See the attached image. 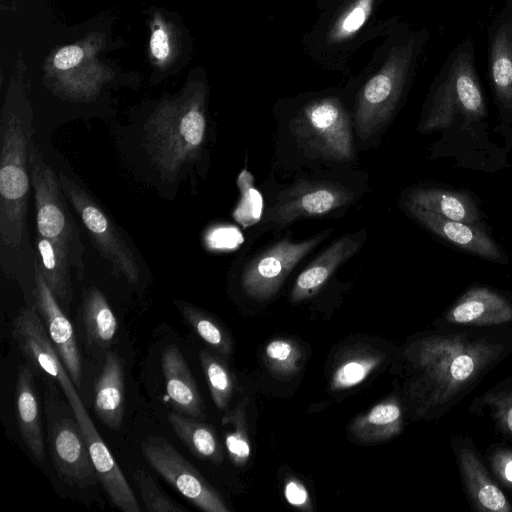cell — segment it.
<instances>
[{"label":"cell","mask_w":512,"mask_h":512,"mask_svg":"<svg viewBox=\"0 0 512 512\" xmlns=\"http://www.w3.org/2000/svg\"><path fill=\"white\" fill-rule=\"evenodd\" d=\"M512 353V328L444 325L407 345L406 394L416 418L435 419L457 405Z\"/></svg>","instance_id":"1"},{"label":"cell","mask_w":512,"mask_h":512,"mask_svg":"<svg viewBox=\"0 0 512 512\" xmlns=\"http://www.w3.org/2000/svg\"><path fill=\"white\" fill-rule=\"evenodd\" d=\"M33 114L24 90L7 93L0 119V267L7 277L35 278V249L28 231L32 188Z\"/></svg>","instance_id":"2"},{"label":"cell","mask_w":512,"mask_h":512,"mask_svg":"<svg viewBox=\"0 0 512 512\" xmlns=\"http://www.w3.org/2000/svg\"><path fill=\"white\" fill-rule=\"evenodd\" d=\"M371 59L351 79L353 123L361 141L384 128L396 113L411 80L423 38L390 21Z\"/></svg>","instance_id":"3"},{"label":"cell","mask_w":512,"mask_h":512,"mask_svg":"<svg viewBox=\"0 0 512 512\" xmlns=\"http://www.w3.org/2000/svg\"><path fill=\"white\" fill-rule=\"evenodd\" d=\"M207 94L204 80L190 82L178 97L162 101L146 121V150L168 180L202 156L208 127Z\"/></svg>","instance_id":"4"},{"label":"cell","mask_w":512,"mask_h":512,"mask_svg":"<svg viewBox=\"0 0 512 512\" xmlns=\"http://www.w3.org/2000/svg\"><path fill=\"white\" fill-rule=\"evenodd\" d=\"M385 0H336L303 35L304 54L317 67L344 72L356 53L380 38L391 20L381 17Z\"/></svg>","instance_id":"5"},{"label":"cell","mask_w":512,"mask_h":512,"mask_svg":"<svg viewBox=\"0 0 512 512\" xmlns=\"http://www.w3.org/2000/svg\"><path fill=\"white\" fill-rule=\"evenodd\" d=\"M347 100L345 91L326 89L283 101L289 126L304 151L340 163L354 159L353 114Z\"/></svg>","instance_id":"6"},{"label":"cell","mask_w":512,"mask_h":512,"mask_svg":"<svg viewBox=\"0 0 512 512\" xmlns=\"http://www.w3.org/2000/svg\"><path fill=\"white\" fill-rule=\"evenodd\" d=\"M30 169L37 235L49 239L64 250L81 279L84 274V245L79 227L69 211L58 174L45 161L34 139L30 145Z\"/></svg>","instance_id":"7"},{"label":"cell","mask_w":512,"mask_h":512,"mask_svg":"<svg viewBox=\"0 0 512 512\" xmlns=\"http://www.w3.org/2000/svg\"><path fill=\"white\" fill-rule=\"evenodd\" d=\"M58 176L66 199L79 216L94 247L110 263L113 274L136 284L140 278L139 265L114 221L78 183L64 173Z\"/></svg>","instance_id":"8"},{"label":"cell","mask_w":512,"mask_h":512,"mask_svg":"<svg viewBox=\"0 0 512 512\" xmlns=\"http://www.w3.org/2000/svg\"><path fill=\"white\" fill-rule=\"evenodd\" d=\"M49 450L59 477L70 486L86 488L98 477L88 445L70 403L55 393L46 399Z\"/></svg>","instance_id":"9"},{"label":"cell","mask_w":512,"mask_h":512,"mask_svg":"<svg viewBox=\"0 0 512 512\" xmlns=\"http://www.w3.org/2000/svg\"><path fill=\"white\" fill-rule=\"evenodd\" d=\"M486 115L485 103L475 74L472 56L461 51L438 85L420 123L422 132L450 126L458 116L474 121Z\"/></svg>","instance_id":"10"},{"label":"cell","mask_w":512,"mask_h":512,"mask_svg":"<svg viewBox=\"0 0 512 512\" xmlns=\"http://www.w3.org/2000/svg\"><path fill=\"white\" fill-rule=\"evenodd\" d=\"M100 40H82L56 50L45 65V78L57 95L76 102L94 99L111 78L97 59Z\"/></svg>","instance_id":"11"},{"label":"cell","mask_w":512,"mask_h":512,"mask_svg":"<svg viewBox=\"0 0 512 512\" xmlns=\"http://www.w3.org/2000/svg\"><path fill=\"white\" fill-rule=\"evenodd\" d=\"M149 465L191 504L206 512H229L221 495L165 438L149 436L141 442Z\"/></svg>","instance_id":"12"},{"label":"cell","mask_w":512,"mask_h":512,"mask_svg":"<svg viewBox=\"0 0 512 512\" xmlns=\"http://www.w3.org/2000/svg\"><path fill=\"white\" fill-rule=\"evenodd\" d=\"M355 200V192L340 182L301 181L284 189L262 220L283 227L301 218L324 216Z\"/></svg>","instance_id":"13"},{"label":"cell","mask_w":512,"mask_h":512,"mask_svg":"<svg viewBox=\"0 0 512 512\" xmlns=\"http://www.w3.org/2000/svg\"><path fill=\"white\" fill-rule=\"evenodd\" d=\"M12 336L28 363L36 371L56 382L62 388L76 417H82L87 411L36 307L21 309L13 321Z\"/></svg>","instance_id":"14"},{"label":"cell","mask_w":512,"mask_h":512,"mask_svg":"<svg viewBox=\"0 0 512 512\" xmlns=\"http://www.w3.org/2000/svg\"><path fill=\"white\" fill-rule=\"evenodd\" d=\"M329 233L330 230H327L311 239L298 242L282 239L261 251L243 269V291L257 300L271 298L294 267L327 238Z\"/></svg>","instance_id":"15"},{"label":"cell","mask_w":512,"mask_h":512,"mask_svg":"<svg viewBox=\"0 0 512 512\" xmlns=\"http://www.w3.org/2000/svg\"><path fill=\"white\" fill-rule=\"evenodd\" d=\"M33 296L36 310L75 386L82 381V362L72 324L49 289L36 261Z\"/></svg>","instance_id":"16"},{"label":"cell","mask_w":512,"mask_h":512,"mask_svg":"<svg viewBox=\"0 0 512 512\" xmlns=\"http://www.w3.org/2000/svg\"><path fill=\"white\" fill-rule=\"evenodd\" d=\"M465 493L477 511L511 512L512 505L492 479L469 438L451 440Z\"/></svg>","instance_id":"17"},{"label":"cell","mask_w":512,"mask_h":512,"mask_svg":"<svg viewBox=\"0 0 512 512\" xmlns=\"http://www.w3.org/2000/svg\"><path fill=\"white\" fill-rule=\"evenodd\" d=\"M404 207L416 221L451 244L484 259L506 262L498 245L480 226L446 219L408 202Z\"/></svg>","instance_id":"18"},{"label":"cell","mask_w":512,"mask_h":512,"mask_svg":"<svg viewBox=\"0 0 512 512\" xmlns=\"http://www.w3.org/2000/svg\"><path fill=\"white\" fill-rule=\"evenodd\" d=\"M77 420L88 445L98 480L112 504L123 512H140L141 508L133 490L100 437L88 412Z\"/></svg>","instance_id":"19"},{"label":"cell","mask_w":512,"mask_h":512,"mask_svg":"<svg viewBox=\"0 0 512 512\" xmlns=\"http://www.w3.org/2000/svg\"><path fill=\"white\" fill-rule=\"evenodd\" d=\"M444 325L489 327L512 322V303L485 287H473L444 313Z\"/></svg>","instance_id":"20"},{"label":"cell","mask_w":512,"mask_h":512,"mask_svg":"<svg viewBox=\"0 0 512 512\" xmlns=\"http://www.w3.org/2000/svg\"><path fill=\"white\" fill-rule=\"evenodd\" d=\"M366 231L343 235L334 240L297 277L291 291V301L299 302L312 297L344 262L362 247Z\"/></svg>","instance_id":"21"},{"label":"cell","mask_w":512,"mask_h":512,"mask_svg":"<svg viewBox=\"0 0 512 512\" xmlns=\"http://www.w3.org/2000/svg\"><path fill=\"white\" fill-rule=\"evenodd\" d=\"M166 393L174 411L203 418L205 407L184 356L175 345L167 346L161 357Z\"/></svg>","instance_id":"22"},{"label":"cell","mask_w":512,"mask_h":512,"mask_svg":"<svg viewBox=\"0 0 512 512\" xmlns=\"http://www.w3.org/2000/svg\"><path fill=\"white\" fill-rule=\"evenodd\" d=\"M94 411L110 429L121 427L124 417V366L114 352L105 354L104 365L94 387Z\"/></svg>","instance_id":"23"},{"label":"cell","mask_w":512,"mask_h":512,"mask_svg":"<svg viewBox=\"0 0 512 512\" xmlns=\"http://www.w3.org/2000/svg\"><path fill=\"white\" fill-rule=\"evenodd\" d=\"M15 414L20 435L31 454L40 462L45 458L40 406L33 373L20 365L16 379Z\"/></svg>","instance_id":"24"},{"label":"cell","mask_w":512,"mask_h":512,"mask_svg":"<svg viewBox=\"0 0 512 512\" xmlns=\"http://www.w3.org/2000/svg\"><path fill=\"white\" fill-rule=\"evenodd\" d=\"M446 219L479 226L480 215L473 198L464 192L442 188H416L405 197V201Z\"/></svg>","instance_id":"25"},{"label":"cell","mask_w":512,"mask_h":512,"mask_svg":"<svg viewBox=\"0 0 512 512\" xmlns=\"http://www.w3.org/2000/svg\"><path fill=\"white\" fill-rule=\"evenodd\" d=\"M81 315L89 347L96 352L107 351L116 336L118 323L106 297L97 287L85 291Z\"/></svg>","instance_id":"26"},{"label":"cell","mask_w":512,"mask_h":512,"mask_svg":"<svg viewBox=\"0 0 512 512\" xmlns=\"http://www.w3.org/2000/svg\"><path fill=\"white\" fill-rule=\"evenodd\" d=\"M35 261L60 306L68 307L73 299L68 254L42 236L35 238Z\"/></svg>","instance_id":"27"},{"label":"cell","mask_w":512,"mask_h":512,"mask_svg":"<svg viewBox=\"0 0 512 512\" xmlns=\"http://www.w3.org/2000/svg\"><path fill=\"white\" fill-rule=\"evenodd\" d=\"M167 419L175 435L194 456L214 463L222 462V446L210 425L176 411L168 413Z\"/></svg>","instance_id":"28"},{"label":"cell","mask_w":512,"mask_h":512,"mask_svg":"<svg viewBox=\"0 0 512 512\" xmlns=\"http://www.w3.org/2000/svg\"><path fill=\"white\" fill-rule=\"evenodd\" d=\"M351 433L363 442L387 440L402 430V409L397 399L385 400L357 417Z\"/></svg>","instance_id":"29"},{"label":"cell","mask_w":512,"mask_h":512,"mask_svg":"<svg viewBox=\"0 0 512 512\" xmlns=\"http://www.w3.org/2000/svg\"><path fill=\"white\" fill-rule=\"evenodd\" d=\"M490 75L497 98L512 109V23L502 24L493 37Z\"/></svg>","instance_id":"30"},{"label":"cell","mask_w":512,"mask_h":512,"mask_svg":"<svg viewBox=\"0 0 512 512\" xmlns=\"http://www.w3.org/2000/svg\"><path fill=\"white\" fill-rule=\"evenodd\" d=\"M469 412L479 416L488 415L496 429L512 441V376L475 397Z\"/></svg>","instance_id":"31"},{"label":"cell","mask_w":512,"mask_h":512,"mask_svg":"<svg viewBox=\"0 0 512 512\" xmlns=\"http://www.w3.org/2000/svg\"><path fill=\"white\" fill-rule=\"evenodd\" d=\"M184 320L211 348L223 356L230 355L232 343L224 328L202 309L185 301L174 300Z\"/></svg>","instance_id":"32"},{"label":"cell","mask_w":512,"mask_h":512,"mask_svg":"<svg viewBox=\"0 0 512 512\" xmlns=\"http://www.w3.org/2000/svg\"><path fill=\"white\" fill-rule=\"evenodd\" d=\"M382 360L383 356L373 352L349 356L336 367L331 379V390H344L360 384Z\"/></svg>","instance_id":"33"},{"label":"cell","mask_w":512,"mask_h":512,"mask_svg":"<svg viewBox=\"0 0 512 512\" xmlns=\"http://www.w3.org/2000/svg\"><path fill=\"white\" fill-rule=\"evenodd\" d=\"M199 359L213 402L218 409L223 410L233 393L232 375L223 360L206 350L199 352Z\"/></svg>","instance_id":"34"},{"label":"cell","mask_w":512,"mask_h":512,"mask_svg":"<svg viewBox=\"0 0 512 512\" xmlns=\"http://www.w3.org/2000/svg\"><path fill=\"white\" fill-rule=\"evenodd\" d=\"M230 428L225 433V445L231 461L236 466H244L251 453L247 433L244 402L238 404L225 418Z\"/></svg>","instance_id":"35"},{"label":"cell","mask_w":512,"mask_h":512,"mask_svg":"<svg viewBox=\"0 0 512 512\" xmlns=\"http://www.w3.org/2000/svg\"><path fill=\"white\" fill-rule=\"evenodd\" d=\"M302 354L297 343L286 339H275L265 347L268 368L282 377H291L300 370Z\"/></svg>","instance_id":"36"},{"label":"cell","mask_w":512,"mask_h":512,"mask_svg":"<svg viewBox=\"0 0 512 512\" xmlns=\"http://www.w3.org/2000/svg\"><path fill=\"white\" fill-rule=\"evenodd\" d=\"M133 479L147 511L182 512L186 510V508L171 500L147 471L143 469L135 470Z\"/></svg>","instance_id":"37"},{"label":"cell","mask_w":512,"mask_h":512,"mask_svg":"<svg viewBox=\"0 0 512 512\" xmlns=\"http://www.w3.org/2000/svg\"><path fill=\"white\" fill-rule=\"evenodd\" d=\"M149 48L152 58L159 66L169 64L176 54L174 33L168 23L159 16L155 17L151 24Z\"/></svg>","instance_id":"38"},{"label":"cell","mask_w":512,"mask_h":512,"mask_svg":"<svg viewBox=\"0 0 512 512\" xmlns=\"http://www.w3.org/2000/svg\"><path fill=\"white\" fill-rule=\"evenodd\" d=\"M241 201L235 211V218L244 226H250L261 217V195L252 185V177L243 171L238 179Z\"/></svg>","instance_id":"39"},{"label":"cell","mask_w":512,"mask_h":512,"mask_svg":"<svg viewBox=\"0 0 512 512\" xmlns=\"http://www.w3.org/2000/svg\"><path fill=\"white\" fill-rule=\"evenodd\" d=\"M488 460L494 475L512 490V449L502 445H492L488 451Z\"/></svg>","instance_id":"40"},{"label":"cell","mask_w":512,"mask_h":512,"mask_svg":"<svg viewBox=\"0 0 512 512\" xmlns=\"http://www.w3.org/2000/svg\"><path fill=\"white\" fill-rule=\"evenodd\" d=\"M284 495L290 505L305 511H312L309 493L296 478L292 477L286 482Z\"/></svg>","instance_id":"41"},{"label":"cell","mask_w":512,"mask_h":512,"mask_svg":"<svg viewBox=\"0 0 512 512\" xmlns=\"http://www.w3.org/2000/svg\"><path fill=\"white\" fill-rule=\"evenodd\" d=\"M336 0H315V5L318 12L325 10L331 4H333Z\"/></svg>","instance_id":"42"}]
</instances>
